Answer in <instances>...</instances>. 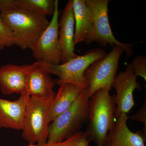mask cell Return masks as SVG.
I'll return each mask as SVG.
<instances>
[{"label": "cell", "instance_id": "obj_1", "mask_svg": "<svg viewBox=\"0 0 146 146\" xmlns=\"http://www.w3.org/2000/svg\"><path fill=\"white\" fill-rule=\"evenodd\" d=\"M102 88L96 91L89 100V121L86 132L90 141L97 146H105L109 131L115 125V95Z\"/></svg>", "mask_w": 146, "mask_h": 146}, {"label": "cell", "instance_id": "obj_2", "mask_svg": "<svg viewBox=\"0 0 146 146\" xmlns=\"http://www.w3.org/2000/svg\"><path fill=\"white\" fill-rule=\"evenodd\" d=\"M0 15L13 33L15 45L24 50L31 49L50 23L46 16L18 7Z\"/></svg>", "mask_w": 146, "mask_h": 146}, {"label": "cell", "instance_id": "obj_3", "mask_svg": "<svg viewBox=\"0 0 146 146\" xmlns=\"http://www.w3.org/2000/svg\"><path fill=\"white\" fill-rule=\"evenodd\" d=\"M89 100L88 89H84L70 107L50 123L46 145L62 142L80 131L89 119Z\"/></svg>", "mask_w": 146, "mask_h": 146}, {"label": "cell", "instance_id": "obj_4", "mask_svg": "<svg viewBox=\"0 0 146 146\" xmlns=\"http://www.w3.org/2000/svg\"><path fill=\"white\" fill-rule=\"evenodd\" d=\"M55 96L46 98H30L22 129L23 138L29 144L46 146L48 136L50 110Z\"/></svg>", "mask_w": 146, "mask_h": 146}, {"label": "cell", "instance_id": "obj_5", "mask_svg": "<svg viewBox=\"0 0 146 146\" xmlns=\"http://www.w3.org/2000/svg\"><path fill=\"white\" fill-rule=\"evenodd\" d=\"M106 54L104 50L97 48L89 50L83 55H78L66 63L59 65L36 62L40 68L50 74L58 77V78L56 80V84L68 82L82 89H88V84L84 76L85 70L94 61L104 57Z\"/></svg>", "mask_w": 146, "mask_h": 146}, {"label": "cell", "instance_id": "obj_6", "mask_svg": "<svg viewBox=\"0 0 146 146\" xmlns=\"http://www.w3.org/2000/svg\"><path fill=\"white\" fill-rule=\"evenodd\" d=\"M109 0H86V3L92 13L91 29L85 42L88 44L97 42L102 46L109 45L113 47L120 46L125 52L127 57L133 53L134 44H124L118 41L113 35L109 23L108 4Z\"/></svg>", "mask_w": 146, "mask_h": 146}, {"label": "cell", "instance_id": "obj_7", "mask_svg": "<svg viewBox=\"0 0 146 146\" xmlns=\"http://www.w3.org/2000/svg\"><path fill=\"white\" fill-rule=\"evenodd\" d=\"M123 52L121 47L116 45L108 53L95 60L85 70L84 76L88 84V95L90 98L99 89L111 90L120 57Z\"/></svg>", "mask_w": 146, "mask_h": 146}, {"label": "cell", "instance_id": "obj_8", "mask_svg": "<svg viewBox=\"0 0 146 146\" xmlns=\"http://www.w3.org/2000/svg\"><path fill=\"white\" fill-rule=\"evenodd\" d=\"M58 0H56L55 9L51 21L31 49L37 62L52 65L61 64L62 50L58 35Z\"/></svg>", "mask_w": 146, "mask_h": 146}, {"label": "cell", "instance_id": "obj_9", "mask_svg": "<svg viewBox=\"0 0 146 146\" xmlns=\"http://www.w3.org/2000/svg\"><path fill=\"white\" fill-rule=\"evenodd\" d=\"M137 76L133 72L131 64L127 66L125 70L116 75L111 87L116 91L115 117L120 114H127L135 104L133 93L135 89L140 90L141 84L137 81Z\"/></svg>", "mask_w": 146, "mask_h": 146}, {"label": "cell", "instance_id": "obj_10", "mask_svg": "<svg viewBox=\"0 0 146 146\" xmlns=\"http://www.w3.org/2000/svg\"><path fill=\"white\" fill-rule=\"evenodd\" d=\"M34 67L31 65L9 64L0 68V90L3 94H21L26 92L27 78Z\"/></svg>", "mask_w": 146, "mask_h": 146}, {"label": "cell", "instance_id": "obj_11", "mask_svg": "<svg viewBox=\"0 0 146 146\" xmlns=\"http://www.w3.org/2000/svg\"><path fill=\"white\" fill-rule=\"evenodd\" d=\"M30 97L26 91L13 101L0 98V128L22 130Z\"/></svg>", "mask_w": 146, "mask_h": 146}, {"label": "cell", "instance_id": "obj_12", "mask_svg": "<svg viewBox=\"0 0 146 146\" xmlns=\"http://www.w3.org/2000/svg\"><path fill=\"white\" fill-rule=\"evenodd\" d=\"M58 35L62 50V64L77 57L74 52L75 20L72 0L66 4L58 20Z\"/></svg>", "mask_w": 146, "mask_h": 146}, {"label": "cell", "instance_id": "obj_13", "mask_svg": "<svg viewBox=\"0 0 146 146\" xmlns=\"http://www.w3.org/2000/svg\"><path fill=\"white\" fill-rule=\"evenodd\" d=\"M127 114L121 113L116 118L114 126L109 131L105 146H146L143 133L131 131L127 125Z\"/></svg>", "mask_w": 146, "mask_h": 146}, {"label": "cell", "instance_id": "obj_14", "mask_svg": "<svg viewBox=\"0 0 146 146\" xmlns=\"http://www.w3.org/2000/svg\"><path fill=\"white\" fill-rule=\"evenodd\" d=\"M50 74L40 68L36 61L27 78V91L30 96L46 98L55 95L53 88L56 84Z\"/></svg>", "mask_w": 146, "mask_h": 146}, {"label": "cell", "instance_id": "obj_15", "mask_svg": "<svg viewBox=\"0 0 146 146\" xmlns=\"http://www.w3.org/2000/svg\"><path fill=\"white\" fill-rule=\"evenodd\" d=\"M58 85L60 87L55 94L50 110V123L70 107L84 90L68 82H63Z\"/></svg>", "mask_w": 146, "mask_h": 146}, {"label": "cell", "instance_id": "obj_16", "mask_svg": "<svg viewBox=\"0 0 146 146\" xmlns=\"http://www.w3.org/2000/svg\"><path fill=\"white\" fill-rule=\"evenodd\" d=\"M75 30V45L85 42L91 29L92 13L86 3V0H72Z\"/></svg>", "mask_w": 146, "mask_h": 146}, {"label": "cell", "instance_id": "obj_17", "mask_svg": "<svg viewBox=\"0 0 146 146\" xmlns=\"http://www.w3.org/2000/svg\"><path fill=\"white\" fill-rule=\"evenodd\" d=\"M17 7L31 11L40 16H53L56 0H16Z\"/></svg>", "mask_w": 146, "mask_h": 146}, {"label": "cell", "instance_id": "obj_18", "mask_svg": "<svg viewBox=\"0 0 146 146\" xmlns=\"http://www.w3.org/2000/svg\"><path fill=\"white\" fill-rule=\"evenodd\" d=\"M90 142L86 131H80L62 142L53 143L45 146H89Z\"/></svg>", "mask_w": 146, "mask_h": 146}, {"label": "cell", "instance_id": "obj_19", "mask_svg": "<svg viewBox=\"0 0 146 146\" xmlns=\"http://www.w3.org/2000/svg\"><path fill=\"white\" fill-rule=\"evenodd\" d=\"M14 45L13 33L0 15V50Z\"/></svg>", "mask_w": 146, "mask_h": 146}, {"label": "cell", "instance_id": "obj_20", "mask_svg": "<svg viewBox=\"0 0 146 146\" xmlns=\"http://www.w3.org/2000/svg\"><path fill=\"white\" fill-rule=\"evenodd\" d=\"M133 72L137 76L142 77L146 81V57L138 55L133 58L131 63Z\"/></svg>", "mask_w": 146, "mask_h": 146}, {"label": "cell", "instance_id": "obj_21", "mask_svg": "<svg viewBox=\"0 0 146 146\" xmlns=\"http://www.w3.org/2000/svg\"><path fill=\"white\" fill-rule=\"evenodd\" d=\"M129 119L133 120L136 121L143 123L144 127L143 131L144 135L146 136V102L145 99L142 107L137 111L135 115L129 117Z\"/></svg>", "mask_w": 146, "mask_h": 146}, {"label": "cell", "instance_id": "obj_22", "mask_svg": "<svg viewBox=\"0 0 146 146\" xmlns=\"http://www.w3.org/2000/svg\"><path fill=\"white\" fill-rule=\"evenodd\" d=\"M16 7V0H0L1 12L11 10Z\"/></svg>", "mask_w": 146, "mask_h": 146}, {"label": "cell", "instance_id": "obj_23", "mask_svg": "<svg viewBox=\"0 0 146 146\" xmlns=\"http://www.w3.org/2000/svg\"><path fill=\"white\" fill-rule=\"evenodd\" d=\"M27 146H38L36 144H35V145H31V144H29V145Z\"/></svg>", "mask_w": 146, "mask_h": 146}]
</instances>
